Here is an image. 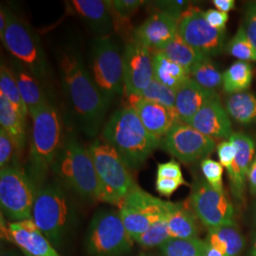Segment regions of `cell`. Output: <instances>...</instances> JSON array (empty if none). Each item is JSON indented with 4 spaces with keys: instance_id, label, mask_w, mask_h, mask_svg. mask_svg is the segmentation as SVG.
I'll use <instances>...</instances> for the list:
<instances>
[{
    "instance_id": "obj_1",
    "label": "cell",
    "mask_w": 256,
    "mask_h": 256,
    "mask_svg": "<svg viewBox=\"0 0 256 256\" xmlns=\"http://www.w3.org/2000/svg\"><path fill=\"white\" fill-rule=\"evenodd\" d=\"M60 72L66 96L81 128L88 136H95L101 128L110 102L98 90L76 50H68L62 54Z\"/></svg>"
},
{
    "instance_id": "obj_2",
    "label": "cell",
    "mask_w": 256,
    "mask_h": 256,
    "mask_svg": "<svg viewBox=\"0 0 256 256\" xmlns=\"http://www.w3.org/2000/svg\"><path fill=\"white\" fill-rule=\"evenodd\" d=\"M102 138L119 153L130 169L144 164L162 142L147 131L130 106L111 115L102 130Z\"/></svg>"
},
{
    "instance_id": "obj_3",
    "label": "cell",
    "mask_w": 256,
    "mask_h": 256,
    "mask_svg": "<svg viewBox=\"0 0 256 256\" xmlns=\"http://www.w3.org/2000/svg\"><path fill=\"white\" fill-rule=\"evenodd\" d=\"M30 118L32 128L28 173L38 190L45 184L64 138L60 115L48 102Z\"/></svg>"
},
{
    "instance_id": "obj_4",
    "label": "cell",
    "mask_w": 256,
    "mask_h": 256,
    "mask_svg": "<svg viewBox=\"0 0 256 256\" xmlns=\"http://www.w3.org/2000/svg\"><path fill=\"white\" fill-rule=\"evenodd\" d=\"M32 220L54 248L64 244L75 226L76 210L61 183H45L37 190Z\"/></svg>"
},
{
    "instance_id": "obj_5",
    "label": "cell",
    "mask_w": 256,
    "mask_h": 256,
    "mask_svg": "<svg viewBox=\"0 0 256 256\" xmlns=\"http://www.w3.org/2000/svg\"><path fill=\"white\" fill-rule=\"evenodd\" d=\"M52 171L59 183L88 202H101V189L88 149L75 138H66Z\"/></svg>"
},
{
    "instance_id": "obj_6",
    "label": "cell",
    "mask_w": 256,
    "mask_h": 256,
    "mask_svg": "<svg viewBox=\"0 0 256 256\" xmlns=\"http://www.w3.org/2000/svg\"><path fill=\"white\" fill-rule=\"evenodd\" d=\"M101 189V202L119 207L136 185L130 168L113 148L100 140L88 146Z\"/></svg>"
},
{
    "instance_id": "obj_7",
    "label": "cell",
    "mask_w": 256,
    "mask_h": 256,
    "mask_svg": "<svg viewBox=\"0 0 256 256\" xmlns=\"http://www.w3.org/2000/svg\"><path fill=\"white\" fill-rule=\"evenodd\" d=\"M134 244L120 218L119 210L102 209L92 218L84 246L90 256H122Z\"/></svg>"
},
{
    "instance_id": "obj_8",
    "label": "cell",
    "mask_w": 256,
    "mask_h": 256,
    "mask_svg": "<svg viewBox=\"0 0 256 256\" xmlns=\"http://www.w3.org/2000/svg\"><path fill=\"white\" fill-rule=\"evenodd\" d=\"M36 188L18 162L0 171V205L2 214L10 222L32 220Z\"/></svg>"
},
{
    "instance_id": "obj_9",
    "label": "cell",
    "mask_w": 256,
    "mask_h": 256,
    "mask_svg": "<svg viewBox=\"0 0 256 256\" xmlns=\"http://www.w3.org/2000/svg\"><path fill=\"white\" fill-rule=\"evenodd\" d=\"M5 48L37 78L48 72L46 56L39 38L25 20L9 10L8 27L2 40Z\"/></svg>"
},
{
    "instance_id": "obj_10",
    "label": "cell",
    "mask_w": 256,
    "mask_h": 256,
    "mask_svg": "<svg viewBox=\"0 0 256 256\" xmlns=\"http://www.w3.org/2000/svg\"><path fill=\"white\" fill-rule=\"evenodd\" d=\"M92 77L102 96L110 102L124 90V55L108 36L98 38L92 50Z\"/></svg>"
},
{
    "instance_id": "obj_11",
    "label": "cell",
    "mask_w": 256,
    "mask_h": 256,
    "mask_svg": "<svg viewBox=\"0 0 256 256\" xmlns=\"http://www.w3.org/2000/svg\"><path fill=\"white\" fill-rule=\"evenodd\" d=\"M166 202L140 189L137 184L120 206V214L129 236L144 234L153 224L165 218Z\"/></svg>"
},
{
    "instance_id": "obj_12",
    "label": "cell",
    "mask_w": 256,
    "mask_h": 256,
    "mask_svg": "<svg viewBox=\"0 0 256 256\" xmlns=\"http://www.w3.org/2000/svg\"><path fill=\"white\" fill-rule=\"evenodd\" d=\"M190 204L192 212L208 230L234 227V210L224 191L212 188L206 180L192 186Z\"/></svg>"
},
{
    "instance_id": "obj_13",
    "label": "cell",
    "mask_w": 256,
    "mask_h": 256,
    "mask_svg": "<svg viewBox=\"0 0 256 256\" xmlns=\"http://www.w3.org/2000/svg\"><path fill=\"white\" fill-rule=\"evenodd\" d=\"M160 147L183 164H192L210 156L216 144L190 124L178 122L162 140Z\"/></svg>"
},
{
    "instance_id": "obj_14",
    "label": "cell",
    "mask_w": 256,
    "mask_h": 256,
    "mask_svg": "<svg viewBox=\"0 0 256 256\" xmlns=\"http://www.w3.org/2000/svg\"><path fill=\"white\" fill-rule=\"evenodd\" d=\"M178 36L205 56L220 54L223 50L225 32L212 27L204 12L191 7L180 20Z\"/></svg>"
},
{
    "instance_id": "obj_15",
    "label": "cell",
    "mask_w": 256,
    "mask_h": 256,
    "mask_svg": "<svg viewBox=\"0 0 256 256\" xmlns=\"http://www.w3.org/2000/svg\"><path fill=\"white\" fill-rule=\"evenodd\" d=\"M124 55V90L128 97L138 95L154 80L153 52L135 40L128 43Z\"/></svg>"
},
{
    "instance_id": "obj_16",
    "label": "cell",
    "mask_w": 256,
    "mask_h": 256,
    "mask_svg": "<svg viewBox=\"0 0 256 256\" xmlns=\"http://www.w3.org/2000/svg\"><path fill=\"white\" fill-rule=\"evenodd\" d=\"M2 236L27 256H61L57 248L38 230L32 220L1 222Z\"/></svg>"
},
{
    "instance_id": "obj_17",
    "label": "cell",
    "mask_w": 256,
    "mask_h": 256,
    "mask_svg": "<svg viewBox=\"0 0 256 256\" xmlns=\"http://www.w3.org/2000/svg\"><path fill=\"white\" fill-rule=\"evenodd\" d=\"M178 19L158 10L135 30L133 40L152 52H160L178 34Z\"/></svg>"
},
{
    "instance_id": "obj_18",
    "label": "cell",
    "mask_w": 256,
    "mask_h": 256,
    "mask_svg": "<svg viewBox=\"0 0 256 256\" xmlns=\"http://www.w3.org/2000/svg\"><path fill=\"white\" fill-rule=\"evenodd\" d=\"M129 106L137 112L138 116L147 131L154 137L162 140L180 119L176 110L138 96H130Z\"/></svg>"
},
{
    "instance_id": "obj_19",
    "label": "cell",
    "mask_w": 256,
    "mask_h": 256,
    "mask_svg": "<svg viewBox=\"0 0 256 256\" xmlns=\"http://www.w3.org/2000/svg\"><path fill=\"white\" fill-rule=\"evenodd\" d=\"M189 124L214 140L216 138H230L234 134L229 114L222 106L220 96L207 102L192 117Z\"/></svg>"
},
{
    "instance_id": "obj_20",
    "label": "cell",
    "mask_w": 256,
    "mask_h": 256,
    "mask_svg": "<svg viewBox=\"0 0 256 256\" xmlns=\"http://www.w3.org/2000/svg\"><path fill=\"white\" fill-rule=\"evenodd\" d=\"M68 12L78 16L101 37L108 36L115 27L110 1L72 0L66 4Z\"/></svg>"
},
{
    "instance_id": "obj_21",
    "label": "cell",
    "mask_w": 256,
    "mask_h": 256,
    "mask_svg": "<svg viewBox=\"0 0 256 256\" xmlns=\"http://www.w3.org/2000/svg\"><path fill=\"white\" fill-rule=\"evenodd\" d=\"M229 140H232L238 148V154L228 170L230 190L234 198L241 202L244 198L248 174L254 160L256 144L252 138L241 132L234 133Z\"/></svg>"
},
{
    "instance_id": "obj_22",
    "label": "cell",
    "mask_w": 256,
    "mask_h": 256,
    "mask_svg": "<svg viewBox=\"0 0 256 256\" xmlns=\"http://www.w3.org/2000/svg\"><path fill=\"white\" fill-rule=\"evenodd\" d=\"M216 96V92L204 90L190 78L176 92L174 110L180 122L189 124L202 106Z\"/></svg>"
},
{
    "instance_id": "obj_23",
    "label": "cell",
    "mask_w": 256,
    "mask_h": 256,
    "mask_svg": "<svg viewBox=\"0 0 256 256\" xmlns=\"http://www.w3.org/2000/svg\"><path fill=\"white\" fill-rule=\"evenodd\" d=\"M165 220L171 238H198L196 216L182 203L166 202Z\"/></svg>"
},
{
    "instance_id": "obj_24",
    "label": "cell",
    "mask_w": 256,
    "mask_h": 256,
    "mask_svg": "<svg viewBox=\"0 0 256 256\" xmlns=\"http://www.w3.org/2000/svg\"><path fill=\"white\" fill-rule=\"evenodd\" d=\"M16 77L21 98L24 102L28 115L32 116L37 110L46 104V96L42 90L36 76L18 62L10 68Z\"/></svg>"
},
{
    "instance_id": "obj_25",
    "label": "cell",
    "mask_w": 256,
    "mask_h": 256,
    "mask_svg": "<svg viewBox=\"0 0 256 256\" xmlns=\"http://www.w3.org/2000/svg\"><path fill=\"white\" fill-rule=\"evenodd\" d=\"M26 120L27 118L0 94V126L14 140L18 156L26 144Z\"/></svg>"
},
{
    "instance_id": "obj_26",
    "label": "cell",
    "mask_w": 256,
    "mask_h": 256,
    "mask_svg": "<svg viewBox=\"0 0 256 256\" xmlns=\"http://www.w3.org/2000/svg\"><path fill=\"white\" fill-rule=\"evenodd\" d=\"M154 80L176 92L190 77V70L180 66L160 52H153Z\"/></svg>"
},
{
    "instance_id": "obj_27",
    "label": "cell",
    "mask_w": 256,
    "mask_h": 256,
    "mask_svg": "<svg viewBox=\"0 0 256 256\" xmlns=\"http://www.w3.org/2000/svg\"><path fill=\"white\" fill-rule=\"evenodd\" d=\"M203 240L223 256H238L245 246V240L236 226L208 230Z\"/></svg>"
},
{
    "instance_id": "obj_28",
    "label": "cell",
    "mask_w": 256,
    "mask_h": 256,
    "mask_svg": "<svg viewBox=\"0 0 256 256\" xmlns=\"http://www.w3.org/2000/svg\"><path fill=\"white\" fill-rule=\"evenodd\" d=\"M226 111L241 124H250L256 120V96L250 92L230 95L226 101Z\"/></svg>"
},
{
    "instance_id": "obj_29",
    "label": "cell",
    "mask_w": 256,
    "mask_h": 256,
    "mask_svg": "<svg viewBox=\"0 0 256 256\" xmlns=\"http://www.w3.org/2000/svg\"><path fill=\"white\" fill-rule=\"evenodd\" d=\"M252 81V66L238 61L223 74L222 88L228 94H236L247 90Z\"/></svg>"
},
{
    "instance_id": "obj_30",
    "label": "cell",
    "mask_w": 256,
    "mask_h": 256,
    "mask_svg": "<svg viewBox=\"0 0 256 256\" xmlns=\"http://www.w3.org/2000/svg\"><path fill=\"white\" fill-rule=\"evenodd\" d=\"M160 52L188 70H191L192 66L203 58L208 57L187 44L178 34Z\"/></svg>"
},
{
    "instance_id": "obj_31",
    "label": "cell",
    "mask_w": 256,
    "mask_h": 256,
    "mask_svg": "<svg viewBox=\"0 0 256 256\" xmlns=\"http://www.w3.org/2000/svg\"><path fill=\"white\" fill-rule=\"evenodd\" d=\"M190 77L204 90L216 92L223 82V74L216 68L209 57H205L190 70Z\"/></svg>"
},
{
    "instance_id": "obj_32",
    "label": "cell",
    "mask_w": 256,
    "mask_h": 256,
    "mask_svg": "<svg viewBox=\"0 0 256 256\" xmlns=\"http://www.w3.org/2000/svg\"><path fill=\"white\" fill-rule=\"evenodd\" d=\"M158 250L160 256H203V240L170 238Z\"/></svg>"
},
{
    "instance_id": "obj_33",
    "label": "cell",
    "mask_w": 256,
    "mask_h": 256,
    "mask_svg": "<svg viewBox=\"0 0 256 256\" xmlns=\"http://www.w3.org/2000/svg\"><path fill=\"white\" fill-rule=\"evenodd\" d=\"M0 94L27 118L28 112L21 98L16 77L12 70L4 64H1L0 68Z\"/></svg>"
},
{
    "instance_id": "obj_34",
    "label": "cell",
    "mask_w": 256,
    "mask_h": 256,
    "mask_svg": "<svg viewBox=\"0 0 256 256\" xmlns=\"http://www.w3.org/2000/svg\"><path fill=\"white\" fill-rule=\"evenodd\" d=\"M227 52L242 62H256V50L248 40L244 25H241L227 46Z\"/></svg>"
},
{
    "instance_id": "obj_35",
    "label": "cell",
    "mask_w": 256,
    "mask_h": 256,
    "mask_svg": "<svg viewBox=\"0 0 256 256\" xmlns=\"http://www.w3.org/2000/svg\"><path fill=\"white\" fill-rule=\"evenodd\" d=\"M171 238L165 218L153 224L146 232L134 239L140 247L146 248L160 247Z\"/></svg>"
},
{
    "instance_id": "obj_36",
    "label": "cell",
    "mask_w": 256,
    "mask_h": 256,
    "mask_svg": "<svg viewBox=\"0 0 256 256\" xmlns=\"http://www.w3.org/2000/svg\"><path fill=\"white\" fill-rule=\"evenodd\" d=\"M134 96H138L144 100L154 102L174 110L176 92L156 80H153L144 90Z\"/></svg>"
},
{
    "instance_id": "obj_37",
    "label": "cell",
    "mask_w": 256,
    "mask_h": 256,
    "mask_svg": "<svg viewBox=\"0 0 256 256\" xmlns=\"http://www.w3.org/2000/svg\"><path fill=\"white\" fill-rule=\"evenodd\" d=\"M200 167L206 182L216 190L224 191L222 180L223 166L221 164L210 158H205L202 160Z\"/></svg>"
},
{
    "instance_id": "obj_38",
    "label": "cell",
    "mask_w": 256,
    "mask_h": 256,
    "mask_svg": "<svg viewBox=\"0 0 256 256\" xmlns=\"http://www.w3.org/2000/svg\"><path fill=\"white\" fill-rule=\"evenodd\" d=\"M146 1L142 0H113L110 1L111 10L114 18V23L116 19L126 21L130 18V16L142 7Z\"/></svg>"
},
{
    "instance_id": "obj_39",
    "label": "cell",
    "mask_w": 256,
    "mask_h": 256,
    "mask_svg": "<svg viewBox=\"0 0 256 256\" xmlns=\"http://www.w3.org/2000/svg\"><path fill=\"white\" fill-rule=\"evenodd\" d=\"M18 150L12 138L3 130L0 129V167L1 169L9 165L18 162Z\"/></svg>"
},
{
    "instance_id": "obj_40",
    "label": "cell",
    "mask_w": 256,
    "mask_h": 256,
    "mask_svg": "<svg viewBox=\"0 0 256 256\" xmlns=\"http://www.w3.org/2000/svg\"><path fill=\"white\" fill-rule=\"evenodd\" d=\"M155 5L160 12H166L178 20L191 8L185 1H156Z\"/></svg>"
},
{
    "instance_id": "obj_41",
    "label": "cell",
    "mask_w": 256,
    "mask_h": 256,
    "mask_svg": "<svg viewBox=\"0 0 256 256\" xmlns=\"http://www.w3.org/2000/svg\"><path fill=\"white\" fill-rule=\"evenodd\" d=\"M216 149L220 164L228 171L238 154V148L236 144L230 140L227 142H222L218 146Z\"/></svg>"
},
{
    "instance_id": "obj_42",
    "label": "cell",
    "mask_w": 256,
    "mask_h": 256,
    "mask_svg": "<svg viewBox=\"0 0 256 256\" xmlns=\"http://www.w3.org/2000/svg\"><path fill=\"white\" fill-rule=\"evenodd\" d=\"M156 178H172L176 180H184L182 172L180 169V165L174 160L158 164Z\"/></svg>"
},
{
    "instance_id": "obj_43",
    "label": "cell",
    "mask_w": 256,
    "mask_h": 256,
    "mask_svg": "<svg viewBox=\"0 0 256 256\" xmlns=\"http://www.w3.org/2000/svg\"><path fill=\"white\" fill-rule=\"evenodd\" d=\"M182 185H188L185 180H176L172 178H156V190L160 196H171Z\"/></svg>"
},
{
    "instance_id": "obj_44",
    "label": "cell",
    "mask_w": 256,
    "mask_h": 256,
    "mask_svg": "<svg viewBox=\"0 0 256 256\" xmlns=\"http://www.w3.org/2000/svg\"><path fill=\"white\" fill-rule=\"evenodd\" d=\"M244 28L248 40L256 50V3H250L247 7Z\"/></svg>"
},
{
    "instance_id": "obj_45",
    "label": "cell",
    "mask_w": 256,
    "mask_h": 256,
    "mask_svg": "<svg viewBox=\"0 0 256 256\" xmlns=\"http://www.w3.org/2000/svg\"><path fill=\"white\" fill-rule=\"evenodd\" d=\"M204 16L212 27L225 32L229 19L228 14L222 12L218 10H208L204 12Z\"/></svg>"
},
{
    "instance_id": "obj_46",
    "label": "cell",
    "mask_w": 256,
    "mask_h": 256,
    "mask_svg": "<svg viewBox=\"0 0 256 256\" xmlns=\"http://www.w3.org/2000/svg\"><path fill=\"white\" fill-rule=\"evenodd\" d=\"M248 182L250 185V191L256 196V156L252 160V164L250 165L248 174Z\"/></svg>"
},
{
    "instance_id": "obj_47",
    "label": "cell",
    "mask_w": 256,
    "mask_h": 256,
    "mask_svg": "<svg viewBox=\"0 0 256 256\" xmlns=\"http://www.w3.org/2000/svg\"><path fill=\"white\" fill-rule=\"evenodd\" d=\"M212 4L216 10H218L222 12L228 14L230 10L234 9L236 2L234 0H214Z\"/></svg>"
},
{
    "instance_id": "obj_48",
    "label": "cell",
    "mask_w": 256,
    "mask_h": 256,
    "mask_svg": "<svg viewBox=\"0 0 256 256\" xmlns=\"http://www.w3.org/2000/svg\"><path fill=\"white\" fill-rule=\"evenodd\" d=\"M8 20H9V10L1 6V10H0V38H1V41L3 40L5 32L8 27Z\"/></svg>"
},
{
    "instance_id": "obj_49",
    "label": "cell",
    "mask_w": 256,
    "mask_h": 256,
    "mask_svg": "<svg viewBox=\"0 0 256 256\" xmlns=\"http://www.w3.org/2000/svg\"><path fill=\"white\" fill-rule=\"evenodd\" d=\"M0 256H27L19 248L6 247L1 246Z\"/></svg>"
},
{
    "instance_id": "obj_50",
    "label": "cell",
    "mask_w": 256,
    "mask_h": 256,
    "mask_svg": "<svg viewBox=\"0 0 256 256\" xmlns=\"http://www.w3.org/2000/svg\"><path fill=\"white\" fill-rule=\"evenodd\" d=\"M250 256H256V232L252 238V245L250 250Z\"/></svg>"
},
{
    "instance_id": "obj_51",
    "label": "cell",
    "mask_w": 256,
    "mask_h": 256,
    "mask_svg": "<svg viewBox=\"0 0 256 256\" xmlns=\"http://www.w3.org/2000/svg\"><path fill=\"white\" fill-rule=\"evenodd\" d=\"M138 256H152V254H147V252H140V254Z\"/></svg>"
},
{
    "instance_id": "obj_52",
    "label": "cell",
    "mask_w": 256,
    "mask_h": 256,
    "mask_svg": "<svg viewBox=\"0 0 256 256\" xmlns=\"http://www.w3.org/2000/svg\"><path fill=\"white\" fill-rule=\"evenodd\" d=\"M254 221H256V208H254Z\"/></svg>"
}]
</instances>
